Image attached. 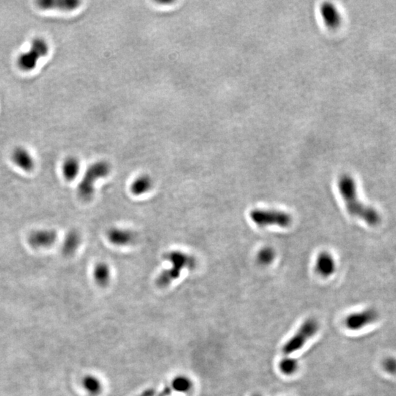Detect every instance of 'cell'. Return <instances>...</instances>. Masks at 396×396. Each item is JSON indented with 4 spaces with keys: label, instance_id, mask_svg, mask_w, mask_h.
<instances>
[{
    "label": "cell",
    "instance_id": "cell-16",
    "mask_svg": "<svg viewBox=\"0 0 396 396\" xmlns=\"http://www.w3.org/2000/svg\"><path fill=\"white\" fill-rule=\"evenodd\" d=\"M80 170V164L79 160L75 157H69L63 161L62 165V172L66 180L71 181L77 178Z\"/></svg>",
    "mask_w": 396,
    "mask_h": 396
},
{
    "label": "cell",
    "instance_id": "cell-23",
    "mask_svg": "<svg viewBox=\"0 0 396 396\" xmlns=\"http://www.w3.org/2000/svg\"><path fill=\"white\" fill-rule=\"evenodd\" d=\"M383 367L389 374L396 375V358H386L383 362Z\"/></svg>",
    "mask_w": 396,
    "mask_h": 396
},
{
    "label": "cell",
    "instance_id": "cell-25",
    "mask_svg": "<svg viewBox=\"0 0 396 396\" xmlns=\"http://www.w3.org/2000/svg\"><path fill=\"white\" fill-rule=\"evenodd\" d=\"M253 396H261V395H253Z\"/></svg>",
    "mask_w": 396,
    "mask_h": 396
},
{
    "label": "cell",
    "instance_id": "cell-4",
    "mask_svg": "<svg viewBox=\"0 0 396 396\" xmlns=\"http://www.w3.org/2000/svg\"><path fill=\"white\" fill-rule=\"evenodd\" d=\"M319 329V324L314 318H308L301 325L297 332L285 343L283 354L291 355L300 350Z\"/></svg>",
    "mask_w": 396,
    "mask_h": 396
},
{
    "label": "cell",
    "instance_id": "cell-11",
    "mask_svg": "<svg viewBox=\"0 0 396 396\" xmlns=\"http://www.w3.org/2000/svg\"><path fill=\"white\" fill-rule=\"evenodd\" d=\"M37 6L42 10L73 11L79 7L78 0H39Z\"/></svg>",
    "mask_w": 396,
    "mask_h": 396
},
{
    "label": "cell",
    "instance_id": "cell-20",
    "mask_svg": "<svg viewBox=\"0 0 396 396\" xmlns=\"http://www.w3.org/2000/svg\"><path fill=\"white\" fill-rule=\"evenodd\" d=\"M275 258V250L269 247L261 249L257 254V261L261 265H269L274 261Z\"/></svg>",
    "mask_w": 396,
    "mask_h": 396
},
{
    "label": "cell",
    "instance_id": "cell-14",
    "mask_svg": "<svg viewBox=\"0 0 396 396\" xmlns=\"http://www.w3.org/2000/svg\"><path fill=\"white\" fill-rule=\"evenodd\" d=\"M153 184V180L149 175H140L131 183V193L135 196L143 195L151 189Z\"/></svg>",
    "mask_w": 396,
    "mask_h": 396
},
{
    "label": "cell",
    "instance_id": "cell-18",
    "mask_svg": "<svg viewBox=\"0 0 396 396\" xmlns=\"http://www.w3.org/2000/svg\"><path fill=\"white\" fill-rule=\"evenodd\" d=\"M82 385L90 395H99L102 390V384L96 377L88 376L85 377L82 381Z\"/></svg>",
    "mask_w": 396,
    "mask_h": 396
},
{
    "label": "cell",
    "instance_id": "cell-19",
    "mask_svg": "<svg viewBox=\"0 0 396 396\" xmlns=\"http://www.w3.org/2000/svg\"><path fill=\"white\" fill-rule=\"evenodd\" d=\"M279 368L282 373L286 376H291L297 371L299 364L297 359L294 358L286 357L282 359L279 363Z\"/></svg>",
    "mask_w": 396,
    "mask_h": 396
},
{
    "label": "cell",
    "instance_id": "cell-21",
    "mask_svg": "<svg viewBox=\"0 0 396 396\" xmlns=\"http://www.w3.org/2000/svg\"><path fill=\"white\" fill-rule=\"evenodd\" d=\"M193 384L191 380L186 376H179L174 379L172 387L175 390L180 392H186L191 390Z\"/></svg>",
    "mask_w": 396,
    "mask_h": 396
},
{
    "label": "cell",
    "instance_id": "cell-15",
    "mask_svg": "<svg viewBox=\"0 0 396 396\" xmlns=\"http://www.w3.org/2000/svg\"><path fill=\"white\" fill-rule=\"evenodd\" d=\"M41 57L34 51L30 49L21 54L18 58V65L21 69L25 71H31L37 66Z\"/></svg>",
    "mask_w": 396,
    "mask_h": 396
},
{
    "label": "cell",
    "instance_id": "cell-10",
    "mask_svg": "<svg viewBox=\"0 0 396 396\" xmlns=\"http://www.w3.org/2000/svg\"><path fill=\"white\" fill-rule=\"evenodd\" d=\"M336 264L332 255L328 252H321L316 259V270L318 275L324 277L332 275L335 272Z\"/></svg>",
    "mask_w": 396,
    "mask_h": 396
},
{
    "label": "cell",
    "instance_id": "cell-13",
    "mask_svg": "<svg viewBox=\"0 0 396 396\" xmlns=\"http://www.w3.org/2000/svg\"><path fill=\"white\" fill-rule=\"evenodd\" d=\"M80 234L77 230H71L66 234L62 244V253L66 256H71L77 252L80 245Z\"/></svg>",
    "mask_w": 396,
    "mask_h": 396
},
{
    "label": "cell",
    "instance_id": "cell-3",
    "mask_svg": "<svg viewBox=\"0 0 396 396\" xmlns=\"http://www.w3.org/2000/svg\"><path fill=\"white\" fill-rule=\"evenodd\" d=\"M110 170V165L105 161H97L90 166L77 187V194L79 197L85 201L93 197L96 182L99 179L107 176Z\"/></svg>",
    "mask_w": 396,
    "mask_h": 396
},
{
    "label": "cell",
    "instance_id": "cell-12",
    "mask_svg": "<svg viewBox=\"0 0 396 396\" xmlns=\"http://www.w3.org/2000/svg\"><path fill=\"white\" fill-rule=\"evenodd\" d=\"M320 14L324 23L329 28H335L341 23V16L336 7L332 3H325L320 8Z\"/></svg>",
    "mask_w": 396,
    "mask_h": 396
},
{
    "label": "cell",
    "instance_id": "cell-17",
    "mask_svg": "<svg viewBox=\"0 0 396 396\" xmlns=\"http://www.w3.org/2000/svg\"><path fill=\"white\" fill-rule=\"evenodd\" d=\"M95 282L100 286H107L111 278V270L108 264L104 262L96 264L93 269Z\"/></svg>",
    "mask_w": 396,
    "mask_h": 396
},
{
    "label": "cell",
    "instance_id": "cell-1",
    "mask_svg": "<svg viewBox=\"0 0 396 396\" xmlns=\"http://www.w3.org/2000/svg\"><path fill=\"white\" fill-rule=\"evenodd\" d=\"M337 186L350 215L361 219L369 226H375L380 223L381 218L376 209L365 205L359 199L355 180L351 175H341L338 179Z\"/></svg>",
    "mask_w": 396,
    "mask_h": 396
},
{
    "label": "cell",
    "instance_id": "cell-9",
    "mask_svg": "<svg viewBox=\"0 0 396 396\" xmlns=\"http://www.w3.org/2000/svg\"><path fill=\"white\" fill-rule=\"evenodd\" d=\"M11 159L17 167L25 172H30L34 168L35 162L33 156L27 149L22 147L14 149Z\"/></svg>",
    "mask_w": 396,
    "mask_h": 396
},
{
    "label": "cell",
    "instance_id": "cell-24",
    "mask_svg": "<svg viewBox=\"0 0 396 396\" xmlns=\"http://www.w3.org/2000/svg\"><path fill=\"white\" fill-rule=\"evenodd\" d=\"M155 394H156V392H155L154 390L149 389V390L145 391L142 395L139 396H155Z\"/></svg>",
    "mask_w": 396,
    "mask_h": 396
},
{
    "label": "cell",
    "instance_id": "cell-6",
    "mask_svg": "<svg viewBox=\"0 0 396 396\" xmlns=\"http://www.w3.org/2000/svg\"><path fill=\"white\" fill-rule=\"evenodd\" d=\"M378 318V313L373 308L351 313L345 320V325L350 330L357 331L373 324Z\"/></svg>",
    "mask_w": 396,
    "mask_h": 396
},
{
    "label": "cell",
    "instance_id": "cell-22",
    "mask_svg": "<svg viewBox=\"0 0 396 396\" xmlns=\"http://www.w3.org/2000/svg\"><path fill=\"white\" fill-rule=\"evenodd\" d=\"M30 49L36 52L41 58L45 57L49 52L48 44L45 40L41 38H37L32 41Z\"/></svg>",
    "mask_w": 396,
    "mask_h": 396
},
{
    "label": "cell",
    "instance_id": "cell-7",
    "mask_svg": "<svg viewBox=\"0 0 396 396\" xmlns=\"http://www.w3.org/2000/svg\"><path fill=\"white\" fill-rule=\"evenodd\" d=\"M58 234L53 229H41L33 231L28 237L30 246L34 248H47L55 245Z\"/></svg>",
    "mask_w": 396,
    "mask_h": 396
},
{
    "label": "cell",
    "instance_id": "cell-2",
    "mask_svg": "<svg viewBox=\"0 0 396 396\" xmlns=\"http://www.w3.org/2000/svg\"><path fill=\"white\" fill-rule=\"evenodd\" d=\"M164 259L168 261L170 267L164 269L156 279V283L161 288L167 287L178 279L185 269H193L197 265V260L194 256L180 250L167 252L164 254Z\"/></svg>",
    "mask_w": 396,
    "mask_h": 396
},
{
    "label": "cell",
    "instance_id": "cell-5",
    "mask_svg": "<svg viewBox=\"0 0 396 396\" xmlns=\"http://www.w3.org/2000/svg\"><path fill=\"white\" fill-rule=\"evenodd\" d=\"M250 217L253 223L259 226H277L286 228L292 221L289 214L275 209H253L250 212Z\"/></svg>",
    "mask_w": 396,
    "mask_h": 396
},
{
    "label": "cell",
    "instance_id": "cell-8",
    "mask_svg": "<svg viewBox=\"0 0 396 396\" xmlns=\"http://www.w3.org/2000/svg\"><path fill=\"white\" fill-rule=\"evenodd\" d=\"M107 237L115 246L124 247L132 245L137 239L135 233L127 228L113 227L108 230Z\"/></svg>",
    "mask_w": 396,
    "mask_h": 396
}]
</instances>
